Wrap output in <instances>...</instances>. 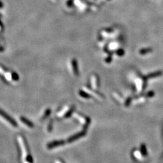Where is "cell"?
Instances as JSON below:
<instances>
[{
	"instance_id": "cell-4",
	"label": "cell",
	"mask_w": 163,
	"mask_h": 163,
	"mask_svg": "<svg viewBox=\"0 0 163 163\" xmlns=\"http://www.w3.org/2000/svg\"><path fill=\"white\" fill-rule=\"evenodd\" d=\"M20 120H21V121H22L23 123L25 124V125H27V126L29 127V128H33V123H31V121H29L27 118H24V117H21V118H20Z\"/></svg>"
},
{
	"instance_id": "cell-7",
	"label": "cell",
	"mask_w": 163,
	"mask_h": 163,
	"mask_svg": "<svg viewBox=\"0 0 163 163\" xmlns=\"http://www.w3.org/2000/svg\"><path fill=\"white\" fill-rule=\"evenodd\" d=\"M4 47H3V45H0V53H3L4 52Z\"/></svg>"
},
{
	"instance_id": "cell-6",
	"label": "cell",
	"mask_w": 163,
	"mask_h": 163,
	"mask_svg": "<svg viewBox=\"0 0 163 163\" xmlns=\"http://www.w3.org/2000/svg\"><path fill=\"white\" fill-rule=\"evenodd\" d=\"M77 62H76V60H73V70L75 73H78V66H77Z\"/></svg>"
},
{
	"instance_id": "cell-5",
	"label": "cell",
	"mask_w": 163,
	"mask_h": 163,
	"mask_svg": "<svg viewBox=\"0 0 163 163\" xmlns=\"http://www.w3.org/2000/svg\"><path fill=\"white\" fill-rule=\"evenodd\" d=\"M152 51V50L151 48H146L141 50L140 51V53L141 54H146L149 53H151Z\"/></svg>"
},
{
	"instance_id": "cell-1",
	"label": "cell",
	"mask_w": 163,
	"mask_h": 163,
	"mask_svg": "<svg viewBox=\"0 0 163 163\" xmlns=\"http://www.w3.org/2000/svg\"><path fill=\"white\" fill-rule=\"evenodd\" d=\"M18 140L19 143L21 147V151H22V157L24 158L23 159L24 163H33L32 157L28 153V149L27 147V144L25 143L24 137L23 136H19L18 137Z\"/></svg>"
},
{
	"instance_id": "cell-3",
	"label": "cell",
	"mask_w": 163,
	"mask_h": 163,
	"mask_svg": "<svg viewBox=\"0 0 163 163\" xmlns=\"http://www.w3.org/2000/svg\"><path fill=\"white\" fill-rule=\"evenodd\" d=\"M0 116L1 117H3L5 120L8 121V122L13 127L18 126V124L16 123L15 120L13 119V118H12L10 115H8L6 112H4V111H3V110L1 109H0Z\"/></svg>"
},
{
	"instance_id": "cell-2",
	"label": "cell",
	"mask_w": 163,
	"mask_h": 163,
	"mask_svg": "<svg viewBox=\"0 0 163 163\" xmlns=\"http://www.w3.org/2000/svg\"><path fill=\"white\" fill-rule=\"evenodd\" d=\"M0 74L3 76L4 79L9 83L17 82L19 80L18 74L13 71L7 70L3 66L0 65Z\"/></svg>"
},
{
	"instance_id": "cell-8",
	"label": "cell",
	"mask_w": 163,
	"mask_h": 163,
	"mask_svg": "<svg viewBox=\"0 0 163 163\" xmlns=\"http://www.w3.org/2000/svg\"><path fill=\"white\" fill-rule=\"evenodd\" d=\"M3 28V24H2L1 22V21H0V31H2Z\"/></svg>"
},
{
	"instance_id": "cell-9",
	"label": "cell",
	"mask_w": 163,
	"mask_h": 163,
	"mask_svg": "<svg viewBox=\"0 0 163 163\" xmlns=\"http://www.w3.org/2000/svg\"><path fill=\"white\" fill-rule=\"evenodd\" d=\"M0 17H1V15H0Z\"/></svg>"
}]
</instances>
